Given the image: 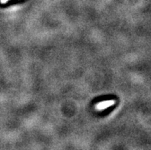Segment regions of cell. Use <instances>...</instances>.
<instances>
[{"instance_id":"obj_1","label":"cell","mask_w":151,"mask_h":150,"mask_svg":"<svg viewBox=\"0 0 151 150\" xmlns=\"http://www.w3.org/2000/svg\"><path fill=\"white\" fill-rule=\"evenodd\" d=\"M115 104V101L114 100H105V101H102L99 104H96L95 106V109L96 110H98V111H101V110H104L105 109L108 108L109 107H111Z\"/></svg>"},{"instance_id":"obj_2","label":"cell","mask_w":151,"mask_h":150,"mask_svg":"<svg viewBox=\"0 0 151 150\" xmlns=\"http://www.w3.org/2000/svg\"><path fill=\"white\" fill-rule=\"evenodd\" d=\"M8 1H9V0H0V2L2 3V4H5V3H6Z\"/></svg>"}]
</instances>
